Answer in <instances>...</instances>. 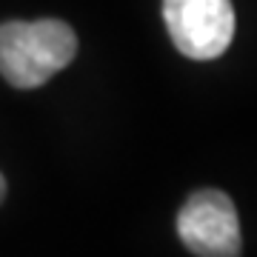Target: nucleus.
Wrapping results in <instances>:
<instances>
[{
    "instance_id": "nucleus-1",
    "label": "nucleus",
    "mask_w": 257,
    "mask_h": 257,
    "mask_svg": "<svg viewBox=\"0 0 257 257\" xmlns=\"http://www.w3.org/2000/svg\"><path fill=\"white\" fill-rule=\"evenodd\" d=\"M77 55V35L63 20L0 23V77L15 89H37Z\"/></svg>"
},
{
    "instance_id": "nucleus-2",
    "label": "nucleus",
    "mask_w": 257,
    "mask_h": 257,
    "mask_svg": "<svg viewBox=\"0 0 257 257\" xmlns=\"http://www.w3.org/2000/svg\"><path fill=\"white\" fill-rule=\"evenodd\" d=\"M166 29L175 49L189 60H214L234 37L231 0H163Z\"/></svg>"
},
{
    "instance_id": "nucleus-3",
    "label": "nucleus",
    "mask_w": 257,
    "mask_h": 257,
    "mask_svg": "<svg viewBox=\"0 0 257 257\" xmlns=\"http://www.w3.org/2000/svg\"><path fill=\"white\" fill-rule=\"evenodd\" d=\"M177 234L197 257H240L243 251L237 209L229 194L217 189H200L183 203Z\"/></svg>"
},
{
    "instance_id": "nucleus-4",
    "label": "nucleus",
    "mask_w": 257,
    "mask_h": 257,
    "mask_svg": "<svg viewBox=\"0 0 257 257\" xmlns=\"http://www.w3.org/2000/svg\"><path fill=\"white\" fill-rule=\"evenodd\" d=\"M3 197H6V177L0 175V200H3Z\"/></svg>"
}]
</instances>
